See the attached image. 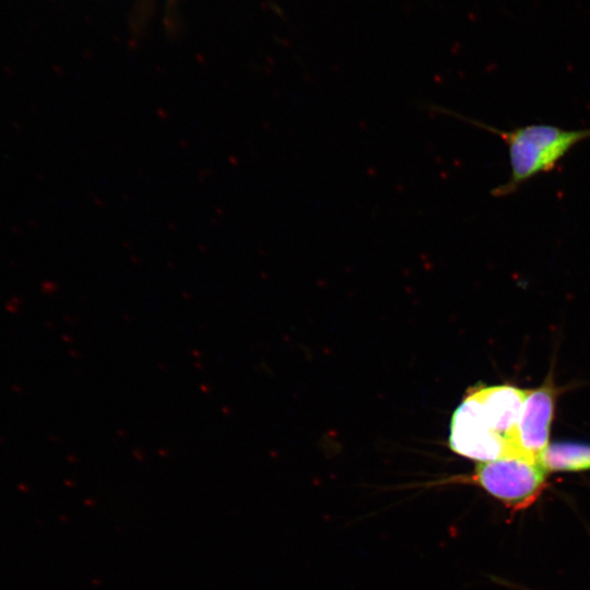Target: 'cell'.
Returning <instances> with one entry per match:
<instances>
[{"label":"cell","mask_w":590,"mask_h":590,"mask_svg":"<svg viewBox=\"0 0 590 590\" xmlns=\"http://www.w3.org/2000/svg\"><path fill=\"white\" fill-rule=\"evenodd\" d=\"M527 392L512 385L470 391L451 417V450L477 462L523 456L518 450L516 432Z\"/></svg>","instance_id":"cell-1"},{"label":"cell","mask_w":590,"mask_h":590,"mask_svg":"<svg viewBox=\"0 0 590 590\" xmlns=\"http://www.w3.org/2000/svg\"><path fill=\"white\" fill-rule=\"evenodd\" d=\"M425 107L488 131L506 143L510 174L504 184L491 190L494 198L510 196L533 177L553 170L575 146L590 139V128L565 129L548 123H531L500 130L442 106L428 104Z\"/></svg>","instance_id":"cell-2"},{"label":"cell","mask_w":590,"mask_h":590,"mask_svg":"<svg viewBox=\"0 0 590 590\" xmlns=\"http://www.w3.org/2000/svg\"><path fill=\"white\" fill-rule=\"evenodd\" d=\"M540 461L520 455L477 462L472 481L514 510L530 506L546 484Z\"/></svg>","instance_id":"cell-3"},{"label":"cell","mask_w":590,"mask_h":590,"mask_svg":"<svg viewBox=\"0 0 590 590\" xmlns=\"http://www.w3.org/2000/svg\"><path fill=\"white\" fill-rule=\"evenodd\" d=\"M555 400L556 388L552 379H547L539 388L528 390L516 432L521 455L540 460L548 446Z\"/></svg>","instance_id":"cell-4"},{"label":"cell","mask_w":590,"mask_h":590,"mask_svg":"<svg viewBox=\"0 0 590 590\" xmlns=\"http://www.w3.org/2000/svg\"><path fill=\"white\" fill-rule=\"evenodd\" d=\"M548 472H578L590 470V444L557 441L548 444L540 457Z\"/></svg>","instance_id":"cell-5"}]
</instances>
